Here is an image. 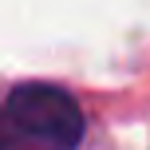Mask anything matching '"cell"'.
I'll use <instances>...</instances> for the list:
<instances>
[{"instance_id": "obj_1", "label": "cell", "mask_w": 150, "mask_h": 150, "mask_svg": "<svg viewBox=\"0 0 150 150\" xmlns=\"http://www.w3.org/2000/svg\"><path fill=\"white\" fill-rule=\"evenodd\" d=\"M83 134L87 119L67 87L28 79L4 95L0 150H79Z\"/></svg>"}]
</instances>
